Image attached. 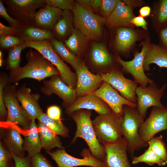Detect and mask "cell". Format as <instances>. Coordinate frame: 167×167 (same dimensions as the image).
Listing matches in <instances>:
<instances>
[{"mask_svg": "<svg viewBox=\"0 0 167 167\" xmlns=\"http://www.w3.org/2000/svg\"><path fill=\"white\" fill-rule=\"evenodd\" d=\"M27 64L23 67L11 71L10 81L16 82L25 78L39 81L54 75H59L58 70L39 52L31 49L27 54Z\"/></svg>", "mask_w": 167, "mask_h": 167, "instance_id": "cell-1", "label": "cell"}, {"mask_svg": "<svg viewBox=\"0 0 167 167\" xmlns=\"http://www.w3.org/2000/svg\"><path fill=\"white\" fill-rule=\"evenodd\" d=\"M91 110L82 109L75 111L71 116L76 125V130L71 143H74L78 138L83 139L88 146L92 155L104 162L106 152L104 146L96 137L91 119Z\"/></svg>", "mask_w": 167, "mask_h": 167, "instance_id": "cell-2", "label": "cell"}, {"mask_svg": "<svg viewBox=\"0 0 167 167\" xmlns=\"http://www.w3.org/2000/svg\"><path fill=\"white\" fill-rule=\"evenodd\" d=\"M122 122V135L127 142V151L131 157L135 151L147 147L139 135V130L144 121V118L139 113L136 108L124 105Z\"/></svg>", "mask_w": 167, "mask_h": 167, "instance_id": "cell-3", "label": "cell"}, {"mask_svg": "<svg viewBox=\"0 0 167 167\" xmlns=\"http://www.w3.org/2000/svg\"><path fill=\"white\" fill-rule=\"evenodd\" d=\"M72 11L76 28L88 39L96 40L101 37L106 18L95 14L78 2L75 3Z\"/></svg>", "mask_w": 167, "mask_h": 167, "instance_id": "cell-4", "label": "cell"}, {"mask_svg": "<svg viewBox=\"0 0 167 167\" xmlns=\"http://www.w3.org/2000/svg\"><path fill=\"white\" fill-rule=\"evenodd\" d=\"M121 118L113 112L106 114H99L92 121L99 142L102 145L117 142L122 138Z\"/></svg>", "mask_w": 167, "mask_h": 167, "instance_id": "cell-5", "label": "cell"}, {"mask_svg": "<svg viewBox=\"0 0 167 167\" xmlns=\"http://www.w3.org/2000/svg\"><path fill=\"white\" fill-rule=\"evenodd\" d=\"M27 47L33 48L48 60L58 70L62 81L67 85L75 89L76 75L72 72L54 50L51 40L41 41H25Z\"/></svg>", "mask_w": 167, "mask_h": 167, "instance_id": "cell-6", "label": "cell"}, {"mask_svg": "<svg viewBox=\"0 0 167 167\" xmlns=\"http://www.w3.org/2000/svg\"><path fill=\"white\" fill-rule=\"evenodd\" d=\"M16 91L15 85L7 84L3 90V97L7 111L6 122L18 125L24 130H28L31 120L19 104Z\"/></svg>", "mask_w": 167, "mask_h": 167, "instance_id": "cell-7", "label": "cell"}, {"mask_svg": "<svg viewBox=\"0 0 167 167\" xmlns=\"http://www.w3.org/2000/svg\"><path fill=\"white\" fill-rule=\"evenodd\" d=\"M56 163L58 167H74L86 166L91 167H107L103 161H100L91 154L89 148H84L80 155L82 158L72 156L68 154L65 148L54 151H46Z\"/></svg>", "mask_w": 167, "mask_h": 167, "instance_id": "cell-8", "label": "cell"}, {"mask_svg": "<svg viewBox=\"0 0 167 167\" xmlns=\"http://www.w3.org/2000/svg\"><path fill=\"white\" fill-rule=\"evenodd\" d=\"M167 85L165 84L161 88H158L154 82L146 86L137 87L135 90L137 97L136 109L144 118L147 109L150 107L164 106L161 99L163 96Z\"/></svg>", "mask_w": 167, "mask_h": 167, "instance_id": "cell-9", "label": "cell"}, {"mask_svg": "<svg viewBox=\"0 0 167 167\" xmlns=\"http://www.w3.org/2000/svg\"><path fill=\"white\" fill-rule=\"evenodd\" d=\"M165 130H167V108L164 105L152 107L148 117L139 127L138 133L142 140L148 144L156 134Z\"/></svg>", "mask_w": 167, "mask_h": 167, "instance_id": "cell-10", "label": "cell"}, {"mask_svg": "<svg viewBox=\"0 0 167 167\" xmlns=\"http://www.w3.org/2000/svg\"><path fill=\"white\" fill-rule=\"evenodd\" d=\"M103 81L110 84L121 95L128 101L136 103L135 90L137 83L135 80L125 78L123 74L112 68L106 73L100 74Z\"/></svg>", "mask_w": 167, "mask_h": 167, "instance_id": "cell-11", "label": "cell"}, {"mask_svg": "<svg viewBox=\"0 0 167 167\" xmlns=\"http://www.w3.org/2000/svg\"><path fill=\"white\" fill-rule=\"evenodd\" d=\"M149 46L147 43H143L141 51L136 53L134 58L130 61H124L118 56L115 58L116 61L126 72L131 75L140 86H146L154 83L145 74L143 66L144 59Z\"/></svg>", "mask_w": 167, "mask_h": 167, "instance_id": "cell-12", "label": "cell"}, {"mask_svg": "<svg viewBox=\"0 0 167 167\" xmlns=\"http://www.w3.org/2000/svg\"><path fill=\"white\" fill-rule=\"evenodd\" d=\"M102 100L112 112L122 118L124 105L136 108V103L131 102L120 95L110 84L103 81L100 87L92 94Z\"/></svg>", "mask_w": 167, "mask_h": 167, "instance_id": "cell-13", "label": "cell"}, {"mask_svg": "<svg viewBox=\"0 0 167 167\" xmlns=\"http://www.w3.org/2000/svg\"><path fill=\"white\" fill-rule=\"evenodd\" d=\"M6 2L21 26L33 23L36 10L46 5L44 0H11Z\"/></svg>", "mask_w": 167, "mask_h": 167, "instance_id": "cell-14", "label": "cell"}, {"mask_svg": "<svg viewBox=\"0 0 167 167\" xmlns=\"http://www.w3.org/2000/svg\"><path fill=\"white\" fill-rule=\"evenodd\" d=\"M59 75H54L51 78L44 81L41 92L47 96L52 94H56L63 100V106L66 108L70 106L76 99L75 89L65 83Z\"/></svg>", "mask_w": 167, "mask_h": 167, "instance_id": "cell-15", "label": "cell"}, {"mask_svg": "<svg viewBox=\"0 0 167 167\" xmlns=\"http://www.w3.org/2000/svg\"><path fill=\"white\" fill-rule=\"evenodd\" d=\"M76 71L77 78L75 89L78 97L92 94L103 82L100 74L92 73L84 62H81Z\"/></svg>", "mask_w": 167, "mask_h": 167, "instance_id": "cell-16", "label": "cell"}, {"mask_svg": "<svg viewBox=\"0 0 167 167\" xmlns=\"http://www.w3.org/2000/svg\"><path fill=\"white\" fill-rule=\"evenodd\" d=\"M103 145L106 152L104 163L107 167H131L126 152L127 142L125 138Z\"/></svg>", "mask_w": 167, "mask_h": 167, "instance_id": "cell-17", "label": "cell"}, {"mask_svg": "<svg viewBox=\"0 0 167 167\" xmlns=\"http://www.w3.org/2000/svg\"><path fill=\"white\" fill-rule=\"evenodd\" d=\"M82 109L93 110L99 114H108L112 112L101 98L93 94H89L76 98L70 106L66 108L65 112L70 116L74 112Z\"/></svg>", "mask_w": 167, "mask_h": 167, "instance_id": "cell-18", "label": "cell"}, {"mask_svg": "<svg viewBox=\"0 0 167 167\" xmlns=\"http://www.w3.org/2000/svg\"><path fill=\"white\" fill-rule=\"evenodd\" d=\"M15 95L22 107L31 120L37 118L43 113L38 103L39 94L32 93L29 88L23 86L16 91Z\"/></svg>", "mask_w": 167, "mask_h": 167, "instance_id": "cell-19", "label": "cell"}, {"mask_svg": "<svg viewBox=\"0 0 167 167\" xmlns=\"http://www.w3.org/2000/svg\"><path fill=\"white\" fill-rule=\"evenodd\" d=\"M63 11L46 4L35 14L33 24L39 28L50 30L62 17Z\"/></svg>", "mask_w": 167, "mask_h": 167, "instance_id": "cell-20", "label": "cell"}, {"mask_svg": "<svg viewBox=\"0 0 167 167\" xmlns=\"http://www.w3.org/2000/svg\"><path fill=\"white\" fill-rule=\"evenodd\" d=\"M133 15L130 6L119 1L115 8L106 19V24L110 27L126 26L131 24Z\"/></svg>", "mask_w": 167, "mask_h": 167, "instance_id": "cell-21", "label": "cell"}, {"mask_svg": "<svg viewBox=\"0 0 167 167\" xmlns=\"http://www.w3.org/2000/svg\"><path fill=\"white\" fill-rule=\"evenodd\" d=\"M17 36L25 41H41L51 40L54 36L50 30L30 25L22 26L17 28Z\"/></svg>", "mask_w": 167, "mask_h": 167, "instance_id": "cell-22", "label": "cell"}, {"mask_svg": "<svg viewBox=\"0 0 167 167\" xmlns=\"http://www.w3.org/2000/svg\"><path fill=\"white\" fill-rule=\"evenodd\" d=\"M28 130V134L24 136L23 146L28 152L27 156L30 158L40 153L42 147L35 119L31 120Z\"/></svg>", "mask_w": 167, "mask_h": 167, "instance_id": "cell-23", "label": "cell"}, {"mask_svg": "<svg viewBox=\"0 0 167 167\" xmlns=\"http://www.w3.org/2000/svg\"><path fill=\"white\" fill-rule=\"evenodd\" d=\"M2 139L9 150L18 156L25 157L24 140L17 129L13 127L6 128Z\"/></svg>", "mask_w": 167, "mask_h": 167, "instance_id": "cell-24", "label": "cell"}, {"mask_svg": "<svg viewBox=\"0 0 167 167\" xmlns=\"http://www.w3.org/2000/svg\"><path fill=\"white\" fill-rule=\"evenodd\" d=\"M152 63L156 64L160 68H167V51L158 45L150 46L143 61L144 71H149V65Z\"/></svg>", "mask_w": 167, "mask_h": 167, "instance_id": "cell-25", "label": "cell"}, {"mask_svg": "<svg viewBox=\"0 0 167 167\" xmlns=\"http://www.w3.org/2000/svg\"><path fill=\"white\" fill-rule=\"evenodd\" d=\"M137 38L136 32L131 29L118 27L117 30L115 39L116 49L119 52H125L128 51Z\"/></svg>", "mask_w": 167, "mask_h": 167, "instance_id": "cell-26", "label": "cell"}, {"mask_svg": "<svg viewBox=\"0 0 167 167\" xmlns=\"http://www.w3.org/2000/svg\"><path fill=\"white\" fill-rule=\"evenodd\" d=\"M37 126L42 148L46 151L55 147L64 148L60 139L54 132L39 121Z\"/></svg>", "mask_w": 167, "mask_h": 167, "instance_id": "cell-27", "label": "cell"}, {"mask_svg": "<svg viewBox=\"0 0 167 167\" xmlns=\"http://www.w3.org/2000/svg\"><path fill=\"white\" fill-rule=\"evenodd\" d=\"M90 58L94 65L99 67L109 66L112 62L111 55L105 45L101 42L93 43L90 52Z\"/></svg>", "mask_w": 167, "mask_h": 167, "instance_id": "cell-28", "label": "cell"}, {"mask_svg": "<svg viewBox=\"0 0 167 167\" xmlns=\"http://www.w3.org/2000/svg\"><path fill=\"white\" fill-rule=\"evenodd\" d=\"M51 41L54 50L60 57L75 71L77 70L82 62L79 58L70 51L62 42L55 38Z\"/></svg>", "mask_w": 167, "mask_h": 167, "instance_id": "cell-29", "label": "cell"}, {"mask_svg": "<svg viewBox=\"0 0 167 167\" xmlns=\"http://www.w3.org/2000/svg\"><path fill=\"white\" fill-rule=\"evenodd\" d=\"M73 17L70 10L63 11L62 17L58 19L53 29L56 34L61 38L66 37L71 33L73 29Z\"/></svg>", "mask_w": 167, "mask_h": 167, "instance_id": "cell-30", "label": "cell"}, {"mask_svg": "<svg viewBox=\"0 0 167 167\" xmlns=\"http://www.w3.org/2000/svg\"><path fill=\"white\" fill-rule=\"evenodd\" d=\"M88 39L78 29L74 28L65 42L66 46L75 55H79L85 47Z\"/></svg>", "mask_w": 167, "mask_h": 167, "instance_id": "cell-31", "label": "cell"}, {"mask_svg": "<svg viewBox=\"0 0 167 167\" xmlns=\"http://www.w3.org/2000/svg\"><path fill=\"white\" fill-rule=\"evenodd\" d=\"M37 119L57 135L64 138L69 137V130L60 120L53 119L49 117L47 114L43 113L40 115Z\"/></svg>", "mask_w": 167, "mask_h": 167, "instance_id": "cell-32", "label": "cell"}, {"mask_svg": "<svg viewBox=\"0 0 167 167\" xmlns=\"http://www.w3.org/2000/svg\"><path fill=\"white\" fill-rule=\"evenodd\" d=\"M132 158L133 164L140 162L145 163L150 166H152L155 164L159 166H163L166 164L149 148L142 155L138 156H133Z\"/></svg>", "mask_w": 167, "mask_h": 167, "instance_id": "cell-33", "label": "cell"}, {"mask_svg": "<svg viewBox=\"0 0 167 167\" xmlns=\"http://www.w3.org/2000/svg\"><path fill=\"white\" fill-rule=\"evenodd\" d=\"M148 144V148L167 164V149L162 135L154 137Z\"/></svg>", "mask_w": 167, "mask_h": 167, "instance_id": "cell-34", "label": "cell"}, {"mask_svg": "<svg viewBox=\"0 0 167 167\" xmlns=\"http://www.w3.org/2000/svg\"><path fill=\"white\" fill-rule=\"evenodd\" d=\"M26 47H27L24 43L9 49L7 61L11 71L17 69L20 67L21 53Z\"/></svg>", "mask_w": 167, "mask_h": 167, "instance_id": "cell-35", "label": "cell"}, {"mask_svg": "<svg viewBox=\"0 0 167 167\" xmlns=\"http://www.w3.org/2000/svg\"><path fill=\"white\" fill-rule=\"evenodd\" d=\"M24 41L17 36L8 35L1 36L0 45L3 49H10L14 47L21 45Z\"/></svg>", "mask_w": 167, "mask_h": 167, "instance_id": "cell-36", "label": "cell"}, {"mask_svg": "<svg viewBox=\"0 0 167 167\" xmlns=\"http://www.w3.org/2000/svg\"><path fill=\"white\" fill-rule=\"evenodd\" d=\"M10 81L9 79L4 76H1L0 79V117L2 122L6 119L7 116V111L6 107L3 93L5 87Z\"/></svg>", "mask_w": 167, "mask_h": 167, "instance_id": "cell-37", "label": "cell"}, {"mask_svg": "<svg viewBox=\"0 0 167 167\" xmlns=\"http://www.w3.org/2000/svg\"><path fill=\"white\" fill-rule=\"evenodd\" d=\"M156 18L160 27L167 24V0L160 1L157 10Z\"/></svg>", "mask_w": 167, "mask_h": 167, "instance_id": "cell-38", "label": "cell"}, {"mask_svg": "<svg viewBox=\"0 0 167 167\" xmlns=\"http://www.w3.org/2000/svg\"><path fill=\"white\" fill-rule=\"evenodd\" d=\"M46 4L62 11L72 10L75 2L71 0H45Z\"/></svg>", "mask_w": 167, "mask_h": 167, "instance_id": "cell-39", "label": "cell"}, {"mask_svg": "<svg viewBox=\"0 0 167 167\" xmlns=\"http://www.w3.org/2000/svg\"><path fill=\"white\" fill-rule=\"evenodd\" d=\"M13 159L11 152L9 150L6 149L0 142V167H11Z\"/></svg>", "mask_w": 167, "mask_h": 167, "instance_id": "cell-40", "label": "cell"}, {"mask_svg": "<svg viewBox=\"0 0 167 167\" xmlns=\"http://www.w3.org/2000/svg\"><path fill=\"white\" fill-rule=\"evenodd\" d=\"M119 0H102L100 6L101 10L104 17L107 19L113 11Z\"/></svg>", "mask_w": 167, "mask_h": 167, "instance_id": "cell-41", "label": "cell"}, {"mask_svg": "<svg viewBox=\"0 0 167 167\" xmlns=\"http://www.w3.org/2000/svg\"><path fill=\"white\" fill-rule=\"evenodd\" d=\"M30 167H53L40 153L30 158Z\"/></svg>", "mask_w": 167, "mask_h": 167, "instance_id": "cell-42", "label": "cell"}, {"mask_svg": "<svg viewBox=\"0 0 167 167\" xmlns=\"http://www.w3.org/2000/svg\"><path fill=\"white\" fill-rule=\"evenodd\" d=\"M0 15L7 21L10 26L18 28L21 26L18 20L9 15L1 0L0 1Z\"/></svg>", "mask_w": 167, "mask_h": 167, "instance_id": "cell-43", "label": "cell"}, {"mask_svg": "<svg viewBox=\"0 0 167 167\" xmlns=\"http://www.w3.org/2000/svg\"><path fill=\"white\" fill-rule=\"evenodd\" d=\"M10 152L15 162L14 167H30V158L28 156L21 157Z\"/></svg>", "mask_w": 167, "mask_h": 167, "instance_id": "cell-44", "label": "cell"}, {"mask_svg": "<svg viewBox=\"0 0 167 167\" xmlns=\"http://www.w3.org/2000/svg\"><path fill=\"white\" fill-rule=\"evenodd\" d=\"M17 28L6 26L0 22V37L8 35H17Z\"/></svg>", "mask_w": 167, "mask_h": 167, "instance_id": "cell-45", "label": "cell"}, {"mask_svg": "<svg viewBox=\"0 0 167 167\" xmlns=\"http://www.w3.org/2000/svg\"><path fill=\"white\" fill-rule=\"evenodd\" d=\"M47 114L53 119L60 120L61 111L60 108L58 106L52 105L48 107Z\"/></svg>", "mask_w": 167, "mask_h": 167, "instance_id": "cell-46", "label": "cell"}, {"mask_svg": "<svg viewBox=\"0 0 167 167\" xmlns=\"http://www.w3.org/2000/svg\"><path fill=\"white\" fill-rule=\"evenodd\" d=\"M131 23L137 27H141L145 29L147 28V23L141 16L133 17L131 20Z\"/></svg>", "mask_w": 167, "mask_h": 167, "instance_id": "cell-47", "label": "cell"}, {"mask_svg": "<svg viewBox=\"0 0 167 167\" xmlns=\"http://www.w3.org/2000/svg\"><path fill=\"white\" fill-rule=\"evenodd\" d=\"M160 37L163 46L162 47L167 51V26L161 30Z\"/></svg>", "mask_w": 167, "mask_h": 167, "instance_id": "cell-48", "label": "cell"}, {"mask_svg": "<svg viewBox=\"0 0 167 167\" xmlns=\"http://www.w3.org/2000/svg\"><path fill=\"white\" fill-rule=\"evenodd\" d=\"M151 12V8L148 6H144L142 7L139 11L140 16L145 17L149 15Z\"/></svg>", "mask_w": 167, "mask_h": 167, "instance_id": "cell-49", "label": "cell"}, {"mask_svg": "<svg viewBox=\"0 0 167 167\" xmlns=\"http://www.w3.org/2000/svg\"><path fill=\"white\" fill-rule=\"evenodd\" d=\"M92 7L94 11L100 7L102 0H92Z\"/></svg>", "mask_w": 167, "mask_h": 167, "instance_id": "cell-50", "label": "cell"}, {"mask_svg": "<svg viewBox=\"0 0 167 167\" xmlns=\"http://www.w3.org/2000/svg\"><path fill=\"white\" fill-rule=\"evenodd\" d=\"M2 53L1 50L0 51V66H2L3 64Z\"/></svg>", "mask_w": 167, "mask_h": 167, "instance_id": "cell-51", "label": "cell"}, {"mask_svg": "<svg viewBox=\"0 0 167 167\" xmlns=\"http://www.w3.org/2000/svg\"><path fill=\"white\" fill-rule=\"evenodd\" d=\"M11 167H13V165H12V166H11Z\"/></svg>", "mask_w": 167, "mask_h": 167, "instance_id": "cell-52", "label": "cell"}]
</instances>
